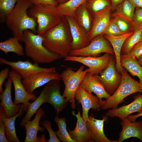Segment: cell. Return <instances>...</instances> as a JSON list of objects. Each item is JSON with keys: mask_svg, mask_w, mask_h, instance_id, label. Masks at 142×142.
I'll return each instance as SVG.
<instances>
[{"mask_svg": "<svg viewBox=\"0 0 142 142\" xmlns=\"http://www.w3.org/2000/svg\"><path fill=\"white\" fill-rule=\"evenodd\" d=\"M134 31L142 29V8L136 7L133 20Z\"/></svg>", "mask_w": 142, "mask_h": 142, "instance_id": "38", "label": "cell"}, {"mask_svg": "<svg viewBox=\"0 0 142 142\" xmlns=\"http://www.w3.org/2000/svg\"><path fill=\"white\" fill-rule=\"evenodd\" d=\"M121 66L125 68L133 76L139 79L142 87V66L134 57L126 54H121L120 59Z\"/></svg>", "mask_w": 142, "mask_h": 142, "instance_id": "27", "label": "cell"}, {"mask_svg": "<svg viewBox=\"0 0 142 142\" xmlns=\"http://www.w3.org/2000/svg\"><path fill=\"white\" fill-rule=\"evenodd\" d=\"M33 5L30 0H18L14 9L5 19L6 24L13 37L19 41L23 42V32L25 30L37 33V23L27 12Z\"/></svg>", "mask_w": 142, "mask_h": 142, "instance_id": "2", "label": "cell"}, {"mask_svg": "<svg viewBox=\"0 0 142 142\" xmlns=\"http://www.w3.org/2000/svg\"><path fill=\"white\" fill-rule=\"evenodd\" d=\"M114 55H110L109 65L100 74L95 75L110 95L116 91L120 83L121 74L118 72L116 67V60Z\"/></svg>", "mask_w": 142, "mask_h": 142, "instance_id": "8", "label": "cell"}, {"mask_svg": "<svg viewBox=\"0 0 142 142\" xmlns=\"http://www.w3.org/2000/svg\"><path fill=\"white\" fill-rule=\"evenodd\" d=\"M41 125L44 126L48 132L50 138L48 140L49 142H60V140L57 137L56 132L52 128V125L50 121L45 120L41 122Z\"/></svg>", "mask_w": 142, "mask_h": 142, "instance_id": "39", "label": "cell"}, {"mask_svg": "<svg viewBox=\"0 0 142 142\" xmlns=\"http://www.w3.org/2000/svg\"><path fill=\"white\" fill-rule=\"evenodd\" d=\"M72 114L75 116L77 118L76 127L73 130L68 129V131L73 139L76 142H93L89 133L86 123L81 116L79 109L78 113L75 114L73 111Z\"/></svg>", "mask_w": 142, "mask_h": 142, "instance_id": "22", "label": "cell"}, {"mask_svg": "<svg viewBox=\"0 0 142 142\" xmlns=\"http://www.w3.org/2000/svg\"><path fill=\"white\" fill-rule=\"evenodd\" d=\"M54 120L58 128V130L56 133L59 139L63 142H76L72 138L67 129L65 119L59 118L57 115L55 116Z\"/></svg>", "mask_w": 142, "mask_h": 142, "instance_id": "32", "label": "cell"}, {"mask_svg": "<svg viewBox=\"0 0 142 142\" xmlns=\"http://www.w3.org/2000/svg\"><path fill=\"white\" fill-rule=\"evenodd\" d=\"M110 55L105 53L103 55L99 57L68 55L64 58V60L80 63L88 67V73L93 75H98L101 73L109 65Z\"/></svg>", "mask_w": 142, "mask_h": 142, "instance_id": "10", "label": "cell"}, {"mask_svg": "<svg viewBox=\"0 0 142 142\" xmlns=\"http://www.w3.org/2000/svg\"><path fill=\"white\" fill-rule=\"evenodd\" d=\"M86 1L70 0L64 3L58 4L56 7L59 13L62 16H73L77 8Z\"/></svg>", "mask_w": 142, "mask_h": 142, "instance_id": "31", "label": "cell"}, {"mask_svg": "<svg viewBox=\"0 0 142 142\" xmlns=\"http://www.w3.org/2000/svg\"><path fill=\"white\" fill-rule=\"evenodd\" d=\"M138 61L140 64L142 66V56L138 60Z\"/></svg>", "mask_w": 142, "mask_h": 142, "instance_id": "49", "label": "cell"}, {"mask_svg": "<svg viewBox=\"0 0 142 142\" xmlns=\"http://www.w3.org/2000/svg\"><path fill=\"white\" fill-rule=\"evenodd\" d=\"M129 0H124L117 5L112 14V17H118L128 21L133 27V20L135 8Z\"/></svg>", "mask_w": 142, "mask_h": 142, "instance_id": "28", "label": "cell"}, {"mask_svg": "<svg viewBox=\"0 0 142 142\" xmlns=\"http://www.w3.org/2000/svg\"><path fill=\"white\" fill-rule=\"evenodd\" d=\"M23 37L25 54L34 63H50L62 58L60 55L53 53L46 48L43 45L42 36L26 30L23 32Z\"/></svg>", "mask_w": 142, "mask_h": 142, "instance_id": "3", "label": "cell"}, {"mask_svg": "<svg viewBox=\"0 0 142 142\" xmlns=\"http://www.w3.org/2000/svg\"><path fill=\"white\" fill-rule=\"evenodd\" d=\"M83 65L81 66L76 71L69 67L60 74L61 80L65 85L63 96L67 102L71 103L72 108L76 107L75 95L85 75L89 70V68L84 70Z\"/></svg>", "mask_w": 142, "mask_h": 142, "instance_id": "6", "label": "cell"}, {"mask_svg": "<svg viewBox=\"0 0 142 142\" xmlns=\"http://www.w3.org/2000/svg\"><path fill=\"white\" fill-rule=\"evenodd\" d=\"M43 45L50 52L65 58L71 50L72 37L68 22L63 16L60 22L42 36Z\"/></svg>", "mask_w": 142, "mask_h": 142, "instance_id": "1", "label": "cell"}, {"mask_svg": "<svg viewBox=\"0 0 142 142\" xmlns=\"http://www.w3.org/2000/svg\"><path fill=\"white\" fill-rule=\"evenodd\" d=\"M102 53L114 55L110 43L102 35H98L93 39L86 47L78 50H72L69 55L71 56L98 57Z\"/></svg>", "mask_w": 142, "mask_h": 142, "instance_id": "7", "label": "cell"}, {"mask_svg": "<svg viewBox=\"0 0 142 142\" xmlns=\"http://www.w3.org/2000/svg\"><path fill=\"white\" fill-rule=\"evenodd\" d=\"M122 130L119 133L118 142H123L131 137H135L142 142V121L132 122L126 118L122 120Z\"/></svg>", "mask_w": 142, "mask_h": 142, "instance_id": "20", "label": "cell"}, {"mask_svg": "<svg viewBox=\"0 0 142 142\" xmlns=\"http://www.w3.org/2000/svg\"><path fill=\"white\" fill-rule=\"evenodd\" d=\"M18 0H0V18L5 19L14 7Z\"/></svg>", "mask_w": 142, "mask_h": 142, "instance_id": "35", "label": "cell"}, {"mask_svg": "<svg viewBox=\"0 0 142 142\" xmlns=\"http://www.w3.org/2000/svg\"><path fill=\"white\" fill-rule=\"evenodd\" d=\"M84 3L92 13L100 11L111 5V0H86Z\"/></svg>", "mask_w": 142, "mask_h": 142, "instance_id": "34", "label": "cell"}, {"mask_svg": "<svg viewBox=\"0 0 142 142\" xmlns=\"http://www.w3.org/2000/svg\"><path fill=\"white\" fill-rule=\"evenodd\" d=\"M69 24L72 37L71 50L83 48L90 43L87 33L73 16H65Z\"/></svg>", "mask_w": 142, "mask_h": 142, "instance_id": "15", "label": "cell"}, {"mask_svg": "<svg viewBox=\"0 0 142 142\" xmlns=\"http://www.w3.org/2000/svg\"><path fill=\"white\" fill-rule=\"evenodd\" d=\"M113 10L111 5L92 13L93 20L92 27L90 31L87 33L90 42L96 36L102 35L111 19Z\"/></svg>", "mask_w": 142, "mask_h": 142, "instance_id": "12", "label": "cell"}, {"mask_svg": "<svg viewBox=\"0 0 142 142\" xmlns=\"http://www.w3.org/2000/svg\"><path fill=\"white\" fill-rule=\"evenodd\" d=\"M0 62L10 66L22 77L23 79H26L35 74L44 72H55V67L44 68L40 67L38 64L33 63L28 60L11 62L4 58H0Z\"/></svg>", "mask_w": 142, "mask_h": 142, "instance_id": "9", "label": "cell"}, {"mask_svg": "<svg viewBox=\"0 0 142 142\" xmlns=\"http://www.w3.org/2000/svg\"><path fill=\"white\" fill-rule=\"evenodd\" d=\"M55 79L61 80L60 74L56 71L39 73L27 79H23L22 82L27 92L32 94L37 88L52 80Z\"/></svg>", "mask_w": 142, "mask_h": 142, "instance_id": "16", "label": "cell"}, {"mask_svg": "<svg viewBox=\"0 0 142 142\" xmlns=\"http://www.w3.org/2000/svg\"><path fill=\"white\" fill-rule=\"evenodd\" d=\"M58 3V4L64 3L70 0H55Z\"/></svg>", "mask_w": 142, "mask_h": 142, "instance_id": "48", "label": "cell"}, {"mask_svg": "<svg viewBox=\"0 0 142 142\" xmlns=\"http://www.w3.org/2000/svg\"><path fill=\"white\" fill-rule=\"evenodd\" d=\"M36 114L35 118L32 120L28 121L23 126L25 128L26 131L24 142H37L38 131H43L45 130L44 128L39 125L41 118L45 115L44 111L40 108Z\"/></svg>", "mask_w": 142, "mask_h": 142, "instance_id": "23", "label": "cell"}, {"mask_svg": "<svg viewBox=\"0 0 142 142\" xmlns=\"http://www.w3.org/2000/svg\"><path fill=\"white\" fill-rule=\"evenodd\" d=\"M5 125L3 120L2 113L0 112V142H9L5 133Z\"/></svg>", "mask_w": 142, "mask_h": 142, "instance_id": "41", "label": "cell"}, {"mask_svg": "<svg viewBox=\"0 0 142 142\" xmlns=\"http://www.w3.org/2000/svg\"><path fill=\"white\" fill-rule=\"evenodd\" d=\"M34 5L49 4L57 6L58 4L55 0H30Z\"/></svg>", "mask_w": 142, "mask_h": 142, "instance_id": "43", "label": "cell"}, {"mask_svg": "<svg viewBox=\"0 0 142 142\" xmlns=\"http://www.w3.org/2000/svg\"><path fill=\"white\" fill-rule=\"evenodd\" d=\"M135 7L142 8V0H129Z\"/></svg>", "mask_w": 142, "mask_h": 142, "instance_id": "45", "label": "cell"}, {"mask_svg": "<svg viewBox=\"0 0 142 142\" xmlns=\"http://www.w3.org/2000/svg\"><path fill=\"white\" fill-rule=\"evenodd\" d=\"M27 12L36 22L37 33L41 36L58 24L63 16L59 13L56 6L49 4L34 5Z\"/></svg>", "mask_w": 142, "mask_h": 142, "instance_id": "4", "label": "cell"}, {"mask_svg": "<svg viewBox=\"0 0 142 142\" xmlns=\"http://www.w3.org/2000/svg\"><path fill=\"white\" fill-rule=\"evenodd\" d=\"M46 141L44 135H42L41 137H38L37 142H46Z\"/></svg>", "mask_w": 142, "mask_h": 142, "instance_id": "47", "label": "cell"}, {"mask_svg": "<svg viewBox=\"0 0 142 142\" xmlns=\"http://www.w3.org/2000/svg\"><path fill=\"white\" fill-rule=\"evenodd\" d=\"M133 98L134 100L128 105L109 110L105 115L111 118L118 117L122 120L133 113L142 112V94L140 93L134 95Z\"/></svg>", "mask_w": 142, "mask_h": 142, "instance_id": "18", "label": "cell"}, {"mask_svg": "<svg viewBox=\"0 0 142 142\" xmlns=\"http://www.w3.org/2000/svg\"><path fill=\"white\" fill-rule=\"evenodd\" d=\"M111 6L113 10H114L116 6L124 0H111Z\"/></svg>", "mask_w": 142, "mask_h": 142, "instance_id": "46", "label": "cell"}, {"mask_svg": "<svg viewBox=\"0 0 142 142\" xmlns=\"http://www.w3.org/2000/svg\"><path fill=\"white\" fill-rule=\"evenodd\" d=\"M45 103L44 91V89L41 91L39 96L32 103L28 104L26 113L20 123V125H24L30 119L34 114H36L40 106Z\"/></svg>", "mask_w": 142, "mask_h": 142, "instance_id": "30", "label": "cell"}, {"mask_svg": "<svg viewBox=\"0 0 142 142\" xmlns=\"http://www.w3.org/2000/svg\"><path fill=\"white\" fill-rule=\"evenodd\" d=\"M59 81L52 80L48 82L43 88L45 103L53 106L57 115L66 107L67 102L61 94Z\"/></svg>", "mask_w": 142, "mask_h": 142, "instance_id": "11", "label": "cell"}, {"mask_svg": "<svg viewBox=\"0 0 142 142\" xmlns=\"http://www.w3.org/2000/svg\"><path fill=\"white\" fill-rule=\"evenodd\" d=\"M23 104L20 110L17 114L10 118L6 117L4 109L1 106L0 107V112L2 113L3 120L5 126L6 135L9 142H21L16 134L15 123L17 118L21 117L23 115Z\"/></svg>", "mask_w": 142, "mask_h": 142, "instance_id": "26", "label": "cell"}, {"mask_svg": "<svg viewBox=\"0 0 142 142\" xmlns=\"http://www.w3.org/2000/svg\"><path fill=\"white\" fill-rule=\"evenodd\" d=\"M142 40V29L134 31L125 40L122 47L121 54H127L133 47Z\"/></svg>", "mask_w": 142, "mask_h": 142, "instance_id": "33", "label": "cell"}, {"mask_svg": "<svg viewBox=\"0 0 142 142\" xmlns=\"http://www.w3.org/2000/svg\"><path fill=\"white\" fill-rule=\"evenodd\" d=\"M9 76L12 79L14 89V103L16 105L19 103L23 104V111L26 112L29 103V101H34L37 97L34 94L29 93L26 90L22 82V77L17 72L12 69L9 72Z\"/></svg>", "mask_w": 142, "mask_h": 142, "instance_id": "13", "label": "cell"}, {"mask_svg": "<svg viewBox=\"0 0 142 142\" xmlns=\"http://www.w3.org/2000/svg\"><path fill=\"white\" fill-rule=\"evenodd\" d=\"M111 18L123 34L134 31L132 25L124 19L117 17Z\"/></svg>", "mask_w": 142, "mask_h": 142, "instance_id": "36", "label": "cell"}, {"mask_svg": "<svg viewBox=\"0 0 142 142\" xmlns=\"http://www.w3.org/2000/svg\"><path fill=\"white\" fill-rule=\"evenodd\" d=\"M124 68L121 73L122 78L116 91L108 99L100 100L101 109L106 110L118 108L119 105L124 102V99L129 95L142 92L140 83L132 78Z\"/></svg>", "mask_w": 142, "mask_h": 142, "instance_id": "5", "label": "cell"}, {"mask_svg": "<svg viewBox=\"0 0 142 142\" xmlns=\"http://www.w3.org/2000/svg\"><path fill=\"white\" fill-rule=\"evenodd\" d=\"M127 54L139 59L142 56V40L135 44Z\"/></svg>", "mask_w": 142, "mask_h": 142, "instance_id": "40", "label": "cell"}, {"mask_svg": "<svg viewBox=\"0 0 142 142\" xmlns=\"http://www.w3.org/2000/svg\"><path fill=\"white\" fill-rule=\"evenodd\" d=\"M134 31L118 36L104 35V37L111 44L113 49L116 60V67L119 73L121 74L124 68L121 65L120 59L122 47L126 39Z\"/></svg>", "mask_w": 142, "mask_h": 142, "instance_id": "24", "label": "cell"}, {"mask_svg": "<svg viewBox=\"0 0 142 142\" xmlns=\"http://www.w3.org/2000/svg\"><path fill=\"white\" fill-rule=\"evenodd\" d=\"M73 16L78 23L87 33L90 31L92 25L93 15L84 3L77 8Z\"/></svg>", "mask_w": 142, "mask_h": 142, "instance_id": "25", "label": "cell"}, {"mask_svg": "<svg viewBox=\"0 0 142 142\" xmlns=\"http://www.w3.org/2000/svg\"><path fill=\"white\" fill-rule=\"evenodd\" d=\"M12 83V79L9 77L5 84L4 90L0 95V105L4 109L7 118H10L16 115L23 104L17 105L12 101L11 95Z\"/></svg>", "mask_w": 142, "mask_h": 142, "instance_id": "19", "label": "cell"}, {"mask_svg": "<svg viewBox=\"0 0 142 142\" xmlns=\"http://www.w3.org/2000/svg\"><path fill=\"white\" fill-rule=\"evenodd\" d=\"M9 72V69L7 68L2 70L0 72V93H2L4 90L2 86L5 80L8 77Z\"/></svg>", "mask_w": 142, "mask_h": 142, "instance_id": "42", "label": "cell"}, {"mask_svg": "<svg viewBox=\"0 0 142 142\" xmlns=\"http://www.w3.org/2000/svg\"><path fill=\"white\" fill-rule=\"evenodd\" d=\"M17 38L13 37L0 43V49L6 54L13 52L20 56L24 55V49Z\"/></svg>", "mask_w": 142, "mask_h": 142, "instance_id": "29", "label": "cell"}, {"mask_svg": "<svg viewBox=\"0 0 142 142\" xmlns=\"http://www.w3.org/2000/svg\"><path fill=\"white\" fill-rule=\"evenodd\" d=\"M102 120L96 119L93 114L89 116L85 122L90 136L93 141L96 142H118V140H111L105 136L103 131L104 122L108 120V116H103Z\"/></svg>", "mask_w": 142, "mask_h": 142, "instance_id": "17", "label": "cell"}, {"mask_svg": "<svg viewBox=\"0 0 142 142\" xmlns=\"http://www.w3.org/2000/svg\"><path fill=\"white\" fill-rule=\"evenodd\" d=\"M141 116H142V112L134 115H128L126 117V118L131 122H134L136 121V119L138 118Z\"/></svg>", "mask_w": 142, "mask_h": 142, "instance_id": "44", "label": "cell"}, {"mask_svg": "<svg viewBox=\"0 0 142 142\" xmlns=\"http://www.w3.org/2000/svg\"><path fill=\"white\" fill-rule=\"evenodd\" d=\"M75 99L82 105V117L85 122L88 119V113L90 109L96 111L101 109L99 99L81 87H79L76 92Z\"/></svg>", "mask_w": 142, "mask_h": 142, "instance_id": "14", "label": "cell"}, {"mask_svg": "<svg viewBox=\"0 0 142 142\" xmlns=\"http://www.w3.org/2000/svg\"><path fill=\"white\" fill-rule=\"evenodd\" d=\"M123 34L120 30L116 24L111 18L106 28L102 35L118 36Z\"/></svg>", "mask_w": 142, "mask_h": 142, "instance_id": "37", "label": "cell"}, {"mask_svg": "<svg viewBox=\"0 0 142 142\" xmlns=\"http://www.w3.org/2000/svg\"><path fill=\"white\" fill-rule=\"evenodd\" d=\"M89 92L94 93L100 100L105 99L111 96L106 92L103 85L95 75L87 73L79 86Z\"/></svg>", "mask_w": 142, "mask_h": 142, "instance_id": "21", "label": "cell"}]
</instances>
